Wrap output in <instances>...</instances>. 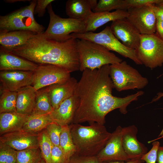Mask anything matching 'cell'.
<instances>
[{
	"label": "cell",
	"instance_id": "6da1fadb",
	"mask_svg": "<svg viewBox=\"0 0 163 163\" xmlns=\"http://www.w3.org/2000/svg\"><path fill=\"white\" fill-rule=\"evenodd\" d=\"M110 65L94 70L86 69L82 72L75 92L78 104L72 123L87 122L89 124L95 123L104 125L108 113L119 109L121 113L126 114L128 105L144 94L140 91L123 97L113 95Z\"/></svg>",
	"mask_w": 163,
	"mask_h": 163
},
{
	"label": "cell",
	"instance_id": "7a4b0ae2",
	"mask_svg": "<svg viewBox=\"0 0 163 163\" xmlns=\"http://www.w3.org/2000/svg\"><path fill=\"white\" fill-rule=\"evenodd\" d=\"M11 53L38 65L51 64L62 67L70 73L79 70L77 39L71 37L59 41L37 34Z\"/></svg>",
	"mask_w": 163,
	"mask_h": 163
},
{
	"label": "cell",
	"instance_id": "3957f363",
	"mask_svg": "<svg viewBox=\"0 0 163 163\" xmlns=\"http://www.w3.org/2000/svg\"><path fill=\"white\" fill-rule=\"evenodd\" d=\"M90 125L85 126L72 123L69 125L76 153L79 155L97 156L111 135L104 125L95 123Z\"/></svg>",
	"mask_w": 163,
	"mask_h": 163
},
{
	"label": "cell",
	"instance_id": "277c9868",
	"mask_svg": "<svg viewBox=\"0 0 163 163\" xmlns=\"http://www.w3.org/2000/svg\"><path fill=\"white\" fill-rule=\"evenodd\" d=\"M79 61V70H94L106 65L120 62L123 59L102 46L82 39H77Z\"/></svg>",
	"mask_w": 163,
	"mask_h": 163
},
{
	"label": "cell",
	"instance_id": "5b68a950",
	"mask_svg": "<svg viewBox=\"0 0 163 163\" xmlns=\"http://www.w3.org/2000/svg\"><path fill=\"white\" fill-rule=\"evenodd\" d=\"M37 0L29 4L0 16V33L16 30L30 31L37 34L43 33L45 27L38 23L34 16Z\"/></svg>",
	"mask_w": 163,
	"mask_h": 163
},
{
	"label": "cell",
	"instance_id": "8992f818",
	"mask_svg": "<svg viewBox=\"0 0 163 163\" xmlns=\"http://www.w3.org/2000/svg\"><path fill=\"white\" fill-rule=\"evenodd\" d=\"M47 8L50 21L48 28L43 33L46 37L59 41H64L71 38L72 33L82 34L85 32L84 20L61 17L55 13L51 3Z\"/></svg>",
	"mask_w": 163,
	"mask_h": 163
},
{
	"label": "cell",
	"instance_id": "52a82bcc",
	"mask_svg": "<svg viewBox=\"0 0 163 163\" xmlns=\"http://www.w3.org/2000/svg\"><path fill=\"white\" fill-rule=\"evenodd\" d=\"M109 75L114 88L119 92L142 89L149 83L146 78L125 61L110 65Z\"/></svg>",
	"mask_w": 163,
	"mask_h": 163
},
{
	"label": "cell",
	"instance_id": "ba28073f",
	"mask_svg": "<svg viewBox=\"0 0 163 163\" xmlns=\"http://www.w3.org/2000/svg\"><path fill=\"white\" fill-rule=\"evenodd\" d=\"M71 36L74 38L85 39L99 44L110 51H115L124 57L129 59L136 65H142L137 56L136 50L125 46L115 37L110 26H106L99 33H73Z\"/></svg>",
	"mask_w": 163,
	"mask_h": 163
},
{
	"label": "cell",
	"instance_id": "9c48e42d",
	"mask_svg": "<svg viewBox=\"0 0 163 163\" xmlns=\"http://www.w3.org/2000/svg\"><path fill=\"white\" fill-rule=\"evenodd\" d=\"M137 56L145 66L151 69L163 65V40L155 33L141 34Z\"/></svg>",
	"mask_w": 163,
	"mask_h": 163
},
{
	"label": "cell",
	"instance_id": "30bf717a",
	"mask_svg": "<svg viewBox=\"0 0 163 163\" xmlns=\"http://www.w3.org/2000/svg\"><path fill=\"white\" fill-rule=\"evenodd\" d=\"M32 86L37 91L48 86L62 83L71 77L70 73L61 67L51 64H40L33 72Z\"/></svg>",
	"mask_w": 163,
	"mask_h": 163
},
{
	"label": "cell",
	"instance_id": "8fae6325",
	"mask_svg": "<svg viewBox=\"0 0 163 163\" xmlns=\"http://www.w3.org/2000/svg\"><path fill=\"white\" fill-rule=\"evenodd\" d=\"M154 5L130 8L127 10L128 14L126 18L141 34L156 33V19L153 9Z\"/></svg>",
	"mask_w": 163,
	"mask_h": 163
},
{
	"label": "cell",
	"instance_id": "7c38bea8",
	"mask_svg": "<svg viewBox=\"0 0 163 163\" xmlns=\"http://www.w3.org/2000/svg\"><path fill=\"white\" fill-rule=\"evenodd\" d=\"M122 130L123 127L119 126L112 133L105 146L97 156L100 162L131 160L123 148Z\"/></svg>",
	"mask_w": 163,
	"mask_h": 163
},
{
	"label": "cell",
	"instance_id": "4fadbf2b",
	"mask_svg": "<svg viewBox=\"0 0 163 163\" xmlns=\"http://www.w3.org/2000/svg\"><path fill=\"white\" fill-rule=\"evenodd\" d=\"M110 27L115 37L125 46L136 50L138 49L141 34L126 18L112 21Z\"/></svg>",
	"mask_w": 163,
	"mask_h": 163
},
{
	"label": "cell",
	"instance_id": "5bb4252c",
	"mask_svg": "<svg viewBox=\"0 0 163 163\" xmlns=\"http://www.w3.org/2000/svg\"><path fill=\"white\" fill-rule=\"evenodd\" d=\"M38 133L21 130L4 134L0 137V141L17 151L39 146Z\"/></svg>",
	"mask_w": 163,
	"mask_h": 163
},
{
	"label": "cell",
	"instance_id": "9a60e30c",
	"mask_svg": "<svg viewBox=\"0 0 163 163\" xmlns=\"http://www.w3.org/2000/svg\"><path fill=\"white\" fill-rule=\"evenodd\" d=\"M33 72L18 70L2 71L0 72V87L12 91L32 85Z\"/></svg>",
	"mask_w": 163,
	"mask_h": 163
},
{
	"label": "cell",
	"instance_id": "2e32d148",
	"mask_svg": "<svg viewBox=\"0 0 163 163\" xmlns=\"http://www.w3.org/2000/svg\"><path fill=\"white\" fill-rule=\"evenodd\" d=\"M138 129L134 125L123 128L122 143L124 150L131 159H140L147 152V148L137 138Z\"/></svg>",
	"mask_w": 163,
	"mask_h": 163
},
{
	"label": "cell",
	"instance_id": "e0dca14e",
	"mask_svg": "<svg viewBox=\"0 0 163 163\" xmlns=\"http://www.w3.org/2000/svg\"><path fill=\"white\" fill-rule=\"evenodd\" d=\"M38 65L17 56L0 46V70L33 72Z\"/></svg>",
	"mask_w": 163,
	"mask_h": 163
},
{
	"label": "cell",
	"instance_id": "ac0fdd59",
	"mask_svg": "<svg viewBox=\"0 0 163 163\" xmlns=\"http://www.w3.org/2000/svg\"><path fill=\"white\" fill-rule=\"evenodd\" d=\"M78 82L75 78L71 77L66 82L46 87L53 110L58 108L64 101L74 95Z\"/></svg>",
	"mask_w": 163,
	"mask_h": 163
},
{
	"label": "cell",
	"instance_id": "d6986e66",
	"mask_svg": "<svg viewBox=\"0 0 163 163\" xmlns=\"http://www.w3.org/2000/svg\"><path fill=\"white\" fill-rule=\"evenodd\" d=\"M78 104V99L75 95L64 101L50 113L53 122L61 126L70 124L72 123Z\"/></svg>",
	"mask_w": 163,
	"mask_h": 163
},
{
	"label": "cell",
	"instance_id": "ffe728a7",
	"mask_svg": "<svg viewBox=\"0 0 163 163\" xmlns=\"http://www.w3.org/2000/svg\"><path fill=\"white\" fill-rule=\"evenodd\" d=\"M127 11L118 10L113 12H101L93 13L84 21L85 32L95 31L99 27L109 21L126 18Z\"/></svg>",
	"mask_w": 163,
	"mask_h": 163
},
{
	"label": "cell",
	"instance_id": "44dd1931",
	"mask_svg": "<svg viewBox=\"0 0 163 163\" xmlns=\"http://www.w3.org/2000/svg\"><path fill=\"white\" fill-rule=\"evenodd\" d=\"M97 3V0H68L66 5V14L69 18L85 21L93 13Z\"/></svg>",
	"mask_w": 163,
	"mask_h": 163
},
{
	"label": "cell",
	"instance_id": "7402d4cb",
	"mask_svg": "<svg viewBox=\"0 0 163 163\" xmlns=\"http://www.w3.org/2000/svg\"><path fill=\"white\" fill-rule=\"evenodd\" d=\"M37 34L33 32L25 30L0 33V46L10 51L24 44Z\"/></svg>",
	"mask_w": 163,
	"mask_h": 163
},
{
	"label": "cell",
	"instance_id": "603a6c76",
	"mask_svg": "<svg viewBox=\"0 0 163 163\" xmlns=\"http://www.w3.org/2000/svg\"><path fill=\"white\" fill-rule=\"evenodd\" d=\"M37 91L32 85L23 87L17 91V113L27 116L32 114L35 105Z\"/></svg>",
	"mask_w": 163,
	"mask_h": 163
},
{
	"label": "cell",
	"instance_id": "cb8c5ba5",
	"mask_svg": "<svg viewBox=\"0 0 163 163\" xmlns=\"http://www.w3.org/2000/svg\"><path fill=\"white\" fill-rule=\"evenodd\" d=\"M28 116L17 112L0 113V136L21 130Z\"/></svg>",
	"mask_w": 163,
	"mask_h": 163
},
{
	"label": "cell",
	"instance_id": "d4e9b609",
	"mask_svg": "<svg viewBox=\"0 0 163 163\" xmlns=\"http://www.w3.org/2000/svg\"><path fill=\"white\" fill-rule=\"evenodd\" d=\"M53 121L50 114L29 115L21 130L38 133L45 129L47 126Z\"/></svg>",
	"mask_w": 163,
	"mask_h": 163
},
{
	"label": "cell",
	"instance_id": "484cf974",
	"mask_svg": "<svg viewBox=\"0 0 163 163\" xmlns=\"http://www.w3.org/2000/svg\"><path fill=\"white\" fill-rule=\"evenodd\" d=\"M53 110L46 87L37 91L35 105L31 114H50Z\"/></svg>",
	"mask_w": 163,
	"mask_h": 163
},
{
	"label": "cell",
	"instance_id": "4316f807",
	"mask_svg": "<svg viewBox=\"0 0 163 163\" xmlns=\"http://www.w3.org/2000/svg\"><path fill=\"white\" fill-rule=\"evenodd\" d=\"M59 146L62 150L67 161L76 152L69 125L62 126Z\"/></svg>",
	"mask_w": 163,
	"mask_h": 163
},
{
	"label": "cell",
	"instance_id": "83f0119b",
	"mask_svg": "<svg viewBox=\"0 0 163 163\" xmlns=\"http://www.w3.org/2000/svg\"><path fill=\"white\" fill-rule=\"evenodd\" d=\"M17 91H11L0 87V113L16 112Z\"/></svg>",
	"mask_w": 163,
	"mask_h": 163
},
{
	"label": "cell",
	"instance_id": "f1b7e54d",
	"mask_svg": "<svg viewBox=\"0 0 163 163\" xmlns=\"http://www.w3.org/2000/svg\"><path fill=\"white\" fill-rule=\"evenodd\" d=\"M129 9L126 0H99L92 11L94 12H110L114 10L127 11Z\"/></svg>",
	"mask_w": 163,
	"mask_h": 163
},
{
	"label": "cell",
	"instance_id": "f546056e",
	"mask_svg": "<svg viewBox=\"0 0 163 163\" xmlns=\"http://www.w3.org/2000/svg\"><path fill=\"white\" fill-rule=\"evenodd\" d=\"M42 158L39 146L33 147L17 151L16 163H37Z\"/></svg>",
	"mask_w": 163,
	"mask_h": 163
},
{
	"label": "cell",
	"instance_id": "4dcf8cb0",
	"mask_svg": "<svg viewBox=\"0 0 163 163\" xmlns=\"http://www.w3.org/2000/svg\"><path fill=\"white\" fill-rule=\"evenodd\" d=\"M39 147L43 158L46 163H50V156L53 145L44 129L38 134Z\"/></svg>",
	"mask_w": 163,
	"mask_h": 163
},
{
	"label": "cell",
	"instance_id": "1f68e13d",
	"mask_svg": "<svg viewBox=\"0 0 163 163\" xmlns=\"http://www.w3.org/2000/svg\"><path fill=\"white\" fill-rule=\"evenodd\" d=\"M17 151L0 141V163H16Z\"/></svg>",
	"mask_w": 163,
	"mask_h": 163
},
{
	"label": "cell",
	"instance_id": "d6a6232c",
	"mask_svg": "<svg viewBox=\"0 0 163 163\" xmlns=\"http://www.w3.org/2000/svg\"><path fill=\"white\" fill-rule=\"evenodd\" d=\"M61 128V126L53 122L48 125L44 129L53 145H59Z\"/></svg>",
	"mask_w": 163,
	"mask_h": 163
},
{
	"label": "cell",
	"instance_id": "836d02e7",
	"mask_svg": "<svg viewBox=\"0 0 163 163\" xmlns=\"http://www.w3.org/2000/svg\"><path fill=\"white\" fill-rule=\"evenodd\" d=\"M152 147L150 150L142 155L140 159L146 163H156L157 161V152L160 143L159 142H152Z\"/></svg>",
	"mask_w": 163,
	"mask_h": 163
},
{
	"label": "cell",
	"instance_id": "e575fe53",
	"mask_svg": "<svg viewBox=\"0 0 163 163\" xmlns=\"http://www.w3.org/2000/svg\"><path fill=\"white\" fill-rule=\"evenodd\" d=\"M67 161L59 146L53 145L50 156V163H67Z\"/></svg>",
	"mask_w": 163,
	"mask_h": 163
},
{
	"label": "cell",
	"instance_id": "d590c367",
	"mask_svg": "<svg viewBox=\"0 0 163 163\" xmlns=\"http://www.w3.org/2000/svg\"><path fill=\"white\" fill-rule=\"evenodd\" d=\"M97 156H85L76 153L72 155L67 163H100Z\"/></svg>",
	"mask_w": 163,
	"mask_h": 163
},
{
	"label": "cell",
	"instance_id": "8d00e7d4",
	"mask_svg": "<svg viewBox=\"0 0 163 163\" xmlns=\"http://www.w3.org/2000/svg\"><path fill=\"white\" fill-rule=\"evenodd\" d=\"M129 8H139L155 4H159L163 0H126Z\"/></svg>",
	"mask_w": 163,
	"mask_h": 163
},
{
	"label": "cell",
	"instance_id": "74e56055",
	"mask_svg": "<svg viewBox=\"0 0 163 163\" xmlns=\"http://www.w3.org/2000/svg\"><path fill=\"white\" fill-rule=\"evenodd\" d=\"M54 0H37V4L34 11V14H37L39 17L44 15L48 5L54 1Z\"/></svg>",
	"mask_w": 163,
	"mask_h": 163
},
{
	"label": "cell",
	"instance_id": "f35d334b",
	"mask_svg": "<svg viewBox=\"0 0 163 163\" xmlns=\"http://www.w3.org/2000/svg\"><path fill=\"white\" fill-rule=\"evenodd\" d=\"M153 9L156 20L163 21V4L154 5Z\"/></svg>",
	"mask_w": 163,
	"mask_h": 163
},
{
	"label": "cell",
	"instance_id": "ab89813d",
	"mask_svg": "<svg viewBox=\"0 0 163 163\" xmlns=\"http://www.w3.org/2000/svg\"><path fill=\"white\" fill-rule=\"evenodd\" d=\"M155 33L160 38L163 40V21L156 20Z\"/></svg>",
	"mask_w": 163,
	"mask_h": 163
},
{
	"label": "cell",
	"instance_id": "60d3db41",
	"mask_svg": "<svg viewBox=\"0 0 163 163\" xmlns=\"http://www.w3.org/2000/svg\"><path fill=\"white\" fill-rule=\"evenodd\" d=\"M144 161L140 159H134L127 161L125 162L122 161H113L109 162H101L100 163H143Z\"/></svg>",
	"mask_w": 163,
	"mask_h": 163
},
{
	"label": "cell",
	"instance_id": "b9f144b4",
	"mask_svg": "<svg viewBox=\"0 0 163 163\" xmlns=\"http://www.w3.org/2000/svg\"><path fill=\"white\" fill-rule=\"evenodd\" d=\"M157 163H163V146H159L157 152Z\"/></svg>",
	"mask_w": 163,
	"mask_h": 163
},
{
	"label": "cell",
	"instance_id": "7bdbcfd3",
	"mask_svg": "<svg viewBox=\"0 0 163 163\" xmlns=\"http://www.w3.org/2000/svg\"><path fill=\"white\" fill-rule=\"evenodd\" d=\"M157 96H156L152 100L151 103L155 102L159 100L161 97H163V93L159 92L157 94ZM163 134V128L159 136H161Z\"/></svg>",
	"mask_w": 163,
	"mask_h": 163
},
{
	"label": "cell",
	"instance_id": "ee69618b",
	"mask_svg": "<svg viewBox=\"0 0 163 163\" xmlns=\"http://www.w3.org/2000/svg\"><path fill=\"white\" fill-rule=\"evenodd\" d=\"M31 0H4V1L5 2L8 3H13L17 2H25L26 1H29V2Z\"/></svg>",
	"mask_w": 163,
	"mask_h": 163
},
{
	"label": "cell",
	"instance_id": "f6af8a7d",
	"mask_svg": "<svg viewBox=\"0 0 163 163\" xmlns=\"http://www.w3.org/2000/svg\"><path fill=\"white\" fill-rule=\"evenodd\" d=\"M37 163H46L44 159L42 158Z\"/></svg>",
	"mask_w": 163,
	"mask_h": 163
},
{
	"label": "cell",
	"instance_id": "bcb514c9",
	"mask_svg": "<svg viewBox=\"0 0 163 163\" xmlns=\"http://www.w3.org/2000/svg\"><path fill=\"white\" fill-rule=\"evenodd\" d=\"M161 138H163V134H162L161 136Z\"/></svg>",
	"mask_w": 163,
	"mask_h": 163
},
{
	"label": "cell",
	"instance_id": "7dc6e473",
	"mask_svg": "<svg viewBox=\"0 0 163 163\" xmlns=\"http://www.w3.org/2000/svg\"><path fill=\"white\" fill-rule=\"evenodd\" d=\"M161 3H163V2H162Z\"/></svg>",
	"mask_w": 163,
	"mask_h": 163
}]
</instances>
